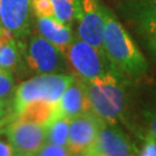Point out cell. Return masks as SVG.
I'll return each mask as SVG.
<instances>
[{"instance_id":"12","label":"cell","mask_w":156,"mask_h":156,"mask_svg":"<svg viewBox=\"0 0 156 156\" xmlns=\"http://www.w3.org/2000/svg\"><path fill=\"white\" fill-rule=\"evenodd\" d=\"M0 23L17 41L26 38L31 28L30 0H0Z\"/></svg>"},{"instance_id":"3","label":"cell","mask_w":156,"mask_h":156,"mask_svg":"<svg viewBox=\"0 0 156 156\" xmlns=\"http://www.w3.org/2000/svg\"><path fill=\"white\" fill-rule=\"evenodd\" d=\"M119 20L156 64V0H118Z\"/></svg>"},{"instance_id":"17","label":"cell","mask_w":156,"mask_h":156,"mask_svg":"<svg viewBox=\"0 0 156 156\" xmlns=\"http://www.w3.org/2000/svg\"><path fill=\"white\" fill-rule=\"evenodd\" d=\"M55 19L72 27L78 21L81 11V0H51Z\"/></svg>"},{"instance_id":"22","label":"cell","mask_w":156,"mask_h":156,"mask_svg":"<svg viewBox=\"0 0 156 156\" xmlns=\"http://www.w3.org/2000/svg\"><path fill=\"white\" fill-rule=\"evenodd\" d=\"M37 155L39 156H67L71 155L67 149L66 146L56 145L51 142H45L44 145L41 147Z\"/></svg>"},{"instance_id":"21","label":"cell","mask_w":156,"mask_h":156,"mask_svg":"<svg viewBox=\"0 0 156 156\" xmlns=\"http://www.w3.org/2000/svg\"><path fill=\"white\" fill-rule=\"evenodd\" d=\"M30 9L36 17H55L51 0H30Z\"/></svg>"},{"instance_id":"23","label":"cell","mask_w":156,"mask_h":156,"mask_svg":"<svg viewBox=\"0 0 156 156\" xmlns=\"http://www.w3.org/2000/svg\"><path fill=\"white\" fill-rule=\"evenodd\" d=\"M13 118L12 113V100L0 98V120H8V117Z\"/></svg>"},{"instance_id":"24","label":"cell","mask_w":156,"mask_h":156,"mask_svg":"<svg viewBox=\"0 0 156 156\" xmlns=\"http://www.w3.org/2000/svg\"><path fill=\"white\" fill-rule=\"evenodd\" d=\"M15 155L14 149L12 148V146L9 145V142L4 141L2 139H0V156H11Z\"/></svg>"},{"instance_id":"1","label":"cell","mask_w":156,"mask_h":156,"mask_svg":"<svg viewBox=\"0 0 156 156\" xmlns=\"http://www.w3.org/2000/svg\"><path fill=\"white\" fill-rule=\"evenodd\" d=\"M91 111L110 124H126L134 82L113 65L102 75L84 81Z\"/></svg>"},{"instance_id":"15","label":"cell","mask_w":156,"mask_h":156,"mask_svg":"<svg viewBox=\"0 0 156 156\" xmlns=\"http://www.w3.org/2000/svg\"><path fill=\"white\" fill-rule=\"evenodd\" d=\"M58 117V102L48 101H34L24 106L22 111L17 113L13 119L27 120L33 123L48 126Z\"/></svg>"},{"instance_id":"11","label":"cell","mask_w":156,"mask_h":156,"mask_svg":"<svg viewBox=\"0 0 156 156\" xmlns=\"http://www.w3.org/2000/svg\"><path fill=\"white\" fill-rule=\"evenodd\" d=\"M103 120L93 111L84 112L69 120L66 147L71 155H83L93 145Z\"/></svg>"},{"instance_id":"7","label":"cell","mask_w":156,"mask_h":156,"mask_svg":"<svg viewBox=\"0 0 156 156\" xmlns=\"http://www.w3.org/2000/svg\"><path fill=\"white\" fill-rule=\"evenodd\" d=\"M126 125L134 134L145 131L156 139V83H145L142 90L138 93L134 91L133 84Z\"/></svg>"},{"instance_id":"10","label":"cell","mask_w":156,"mask_h":156,"mask_svg":"<svg viewBox=\"0 0 156 156\" xmlns=\"http://www.w3.org/2000/svg\"><path fill=\"white\" fill-rule=\"evenodd\" d=\"M76 36L93 46L103 50L104 4L100 0H81Z\"/></svg>"},{"instance_id":"26","label":"cell","mask_w":156,"mask_h":156,"mask_svg":"<svg viewBox=\"0 0 156 156\" xmlns=\"http://www.w3.org/2000/svg\"><path fill=\"white\" fill-rule=\"evenodd\" d=\"M1 30H2V27H1V23H0V31H1Z\"/></svg>"},{"instance_id":"25","label":"cell","mask_w":156,"mask_h":156,"mask_svg":"<svg viewBox=\"0 0 156 156\" xmlns=\"http://www.w3.org/2000/svg\"><path fill=\"white\" fill-rule=\"evenodd\" d=\"M8 120H0V134L2 132V129H4V126H5V124L7 123Z\"/></svg>"},{"instance_id":"13","label":"cell","mask_w":156,"mask_h":156,"mask_svg":"<svg viewBox=\"0 0 156 156\" xmlns=\"http://www.w3.org/2000/svg\"><path fill=\"white\" fill-rule=\"evenodd\" d=\"M88 111H91V106L84 81L75 76L74 81L67 87L58 101V117H65L71 120Z\"/></svg>"},{"instance_id":"8","label":"cell","mask_w":156,"mask_h":156,"mask_svg":"<svg viewBox=\"0 0 156 156\" xmlns=\"http://www.w3.org/2000/svg\"><path fill=\"white\" fill-rule=\"evenodd\" d=\"M138 145L118 124L103 122L84 156H131L138 155Z\"/></svg>"},{"instance_id":"5","label":"cell","mask_w":156,"mask_h":156,"mask_svg":"<svg viewBox=\"0 0 156 156\" xmlns=\"http://www.w3.org/2000/svg\"><path fill=\"white\" fill-rule=\"evenodd\" d=\"M21 58L29 71L36 75L64 73L68 67L66 56L39 34L19 41Z\"/></svg>"},{"instance_id":"9","label":"cell","mask_w":156,"mask_h":156,"mask_svg":"<svg viewBox=\"0 0 156 156\" xmlns=\"http://www.w3.org/2000/svg\"><path fill=\"white\" fill-rule=\"evenodd\" d=\"M5 132L15 155H37L41 147L46 142V126L33 122L12 119Z\"/></svg>"},{"instance_id":"4","label":"cell","mask_w":156,"mask_h":156,"mask_svg":"<svg viewBox=\"0 0 156 156\" xmlns=\"http://www.w3.org/2000/svg\"><path fill=\"white\" fill-rule=\"evenodd\" d=\"M75 79L71 73L38 74L15 88L12 97L13 118L22 111L24 106L34 101H48L57 103L64 91Z\"/></svg>"},{"instance_id":"2","label":"cell","mask_w":156,"mask_h":156,"mask_svg":"<svg viewBox=\"0 0 156 156\" xmlns=\"http://www.w3.org/2000/svg\"><path fill=\"white\" fill-rule=\"evenodd\" d=\"M103 51L112 65L133 82H142L151 72L145 53L118 15L104 5Z\"/></svg>"},{"instance_id":"16","label":"cell","mask_w":156,"mask_h":156,"mask_svg":"<svg viewBox=\"0 0 156 156\" xmlns=\"http://www.w3.org/2000/svg\"><path fill=\"white\" fill-rule=\"evenodd\" d=\"M22 60L19 41L6 30L0 31V67L15 69Z\"/></svg>"},{"instance_id":"14","label":"cell","mask_w":156,"mask_h":156,"mask_svg":"<svg viewBox=\"0 0 156 156\" xmlns=\"http://www.w3.org/2000/svg\"><path fill=\"white\" fill-rule=\"evenodd\" d=\"M36 27L38 34L43 36L66 56V51L75 35L72 27L59 22L55 17H36Z\"/></svg>"},{"instance_id":"19","label":"cell","mask_w":156,"mask_h":156,"mask_svg":"<svg viewBox=\"0 0 156 156\" xmlns=\"http://www.w3.org/2000/svg\"><path fill=\"white\" fill-rule=\"evenodd\" d=\"M15 88L16 87L13 71L0 67V98L12 100Z\"/></svg>"},{"instance_id":"18","label":"cell","mask_w":156,"mask_h":156,"mask_svg":"<svg viewBox=\"0 0 156 156\" xmlns=\"http://www.w3.org/2000/svg\"><path fill=\"white\" fill-rule=\"evenodd\" d=\"M69 119L65 117H57L46 126V142L66 146L68 138Z\"/></svg>"},{"instance_id":"20","label":"cell","mask_w":156,"mask_h":156,"mask_svg":"<svg viewBox=\"0 0 156 156\" xmlns=\"http://www.w3.org/2000/svg\"><path fill=\"white\" fill-rule=\"evenodd\" d=\"M140 142L138 146V155L140 156H156V139L148 132H139L135 134Z\"/></svg>"},{"instance_id":"6","label":"cell","mask_w":156,"mask_h":156,"mask_svg":"<svg viewBox=\"0 0 156 156\" xmlns=\"http://www.w3.org/2000/svg\"><path fill=\"white\" fill-rule=\"evenodd\" d=\"M66 58L75 73L74 75L83 81L102 75L111 65L104 51L82 41L76 35L67 49Z\"/></svg>"}]
</instances>
